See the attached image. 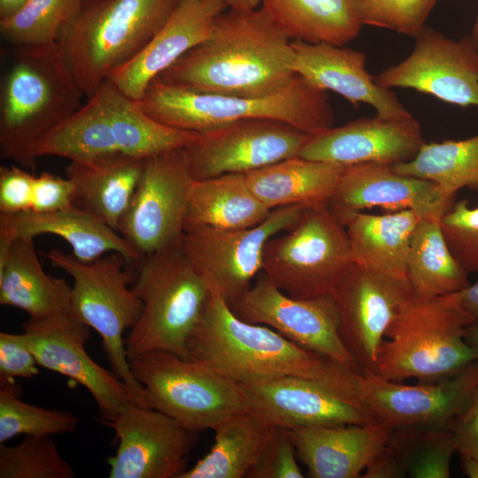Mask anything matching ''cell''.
I'll use <instances>...</instances> for the list:
<instances>
[{
	"instance_id": "7",
	"label": "cell",
	"mask_w": 478,
	"mask_h": 478,
	"mask_svg": "<svg viewBox=\"0 0 478 478\" xmlns=\"http://www.w3.org/2000/svg\"><path fill=\"white\" fill-rule=\"evenodd\" d=\"M474 321L449 296L413 297L389 325L372 372L397 382L448 378L478 359L464 336Z\"/></svg>"
},
{
	"instance_id": "2",
	"label": "cell",
	"mask_w": 478,
	"mask_h": 478,
	"mask_svg": "<svg viewBox=\"0 0 478 478\" xmlns=\"http://www.w3.org/2000/svg\"><path fill=\"white\" fill-rule=\"evenodd\" d=\"M187 353L238 384L283 376L350 382L358 374L267 326L241 320L212 289L188 339Z\"/></svg>"
},
{
	"instance_id": "31",
	"label": "cell",
	"mask_w": 478,
	"mask_h": 478,
	"mask_svg": "<svg viewBox=\"0 0 478 478\" xmlns=\"http://www.w3.org/2000/svg\"><path fill=\"white\" fill-rule=\"evenodd\" d=\"M345 166L298 156L245 173L253 194L270 210L328 203Z\"/></svg>"
},
{
	"instance_id": "36",
	"label": "cell",
	"mask_w": 478,
	"mask_h": 478,
	"mask_svg": "<svg viewBox=\"0 0 478 478\" xmlns=\"http://www.w3.org/2000/svg\"><path fill=\"white\" fill-rule=\"evenodd\" d=\"M392 167L398 173L429 181L450 196L465 187L478 189V135L425 143L412 159Z\"/></svg>"
},
{
	"instance_id": "22",
	"label": "cell",
	"mask_w": 478,
	"mask_h": 478,
	"mask_svg": "<svg viewBox=\"0 0 478 478\" xmlns=\"http://www.w3.org/2000/svg\"><path fill=\"white\" fill-rule=\"evenodd\" d=\"M424 143L413 117L393 120L376 115L309 135L297 156L344 166L362 163L395 166L412 159Z\"/></svg>"
},
{
	"instance_id": "25",
	"label": "cell",
	"mask_w": 478,
	"mask_h": 478,
	"mask_svg": "<svg viewBox=\"0 0 478 478\" xmlns=\"http://www.w3.org/2000/svg\"><path fill=\"white\" fill-rule=\"evenodd\" d=\"M225 10L221 0H181L145 47L108 79L127 96L140 100L159 74L207 36Z\"/></svg>"
},
{
	"instance_id": "44",
	"label": "cell",
	"mask_w": 478,
	"mask_h": 478,
	"mask_svg": "<svg viewBox=\"0 0 478 478\" xmlns=\"http://www.w3.org/2000/svg\"><path fill=\"white\" fill-rule=\"evenodd\" d=\"M36 359L24 333H0V382L13 384L15 378L30 379L39 374Z\"/></svg>"
},
{
	"instance_id": "33",
	"label": "cell",
	"mask_w": 478,
	"mask_h": 478,
	"mask_svg": "<svg viewBox=\"0 0 478 478\" xmlns=\"http://www.w3.org/2000/svg\"><path fill=\"white\" fill-rule=\"evenodd\" d=\"M275 428L253 411L221 421L209 452L180 478H246Z\"/></svg>"
},
{
	"instance_id": "30",
	"label": "cell",
	"mask_w": 478,
	"mask_h": 478,
	"mask_svg": "<svg viewBox=\"0 0 478 478\" xmlns=\"http://www.w3.org/2000/svg\"><path fill=\"white\" fill-rule=\"evenodd\" d=\"M144 162L145 159L129 157L70 161L66 174L75 186V205L118 231Z\"/></svg>"
},
{
	"instance_id": "49",
	"label": "cell",
	"mask_w": 478,
	"mask_h": 478,
	"mask_svg": "<svg viewBox=\"0 0 478 478\" xmlns=\"http://www.w3.org/2000/svg\"><path fill=\"white\" fill-rule=\"evenodd\" d=\"M452 301L475 321L478 320V281L454 294L448 295Z\"/></svg>"
},
{
	"instance_id": "6",
	"label": "cell",
	"mask_w": 478,
	"mask_h": 478,
	"mask_svg": "<svg viewBox=\"0 0 478 478\" xmlns=\"http://www.w3.org/2000/svg\"><path fill=\"white\" fill-rule=\"evenodd\" d=\"M137 103L157 121L196 133L243 120L268 119L312 135L334 122L326 91L299 75L286 88L262 96L201 93L153 81Z\"/></svg>"
},
{
	"instance_id": "24",
	"label": "cell",
	"mask_w": 478,
	"mask_h": 478,
	"mask_svg": "<svg viewBox=\"0 0 478 478\" xmlns=\"http://www.w3.org/2000/svg\"><path fill=\"white\" fill-rule=\"evenodd\" d=\"M290 45L295 73L318 89L334 91L353 104H369L384 119L412 117L396 94L378 85L366 71L363 51L300 40H291Z\"/></svg>"
},
{
	"instance_id": "8",
	"label": "cell",
	"mask_w": 478,
	"mask_h": 478,
	"mask_svg": "<svg viewBox=\"0 0 478 478\" xmlns=\"http://www.w3.org/2000/svg\"><path fill=\"white\" fill-rule=\"evenodd\" d=\"M133 289L143 307L124 338L128 358L163 351L188 359L187 342L210 288L181 246L143 258L135 268Z\"/></svg>"
},
{
	"instance_id": "47",
	"label": "cell",
	"mask_w": 478,
	"mask_h": 478,
	"mask_svg": "<svg viewBox=\"0 0 478 478\" xmlns=\"http://www.w3.org/2000/svg\"><path fill=\"white\" fill-rule=\"evenodd\" d=\"M451 430L457 451L478 460V389L469 405L455 420Z\"/></svg>"
},
{
	"instance_id": "27",
	"label": "cell",
	"mask_w": 478,
	"mask_h": 478,
	"mask_svg": "<svg viewBox=\"0 0 478 478\" xmlns=\"http://www.w3.org/2000/svg\"><path fill=\"white\" fill-rule=\"evenodd\" d=\"M44 234L64 239L72 254L82 262H92L106 253L116 252L135 269L143 259L118 231L77 205L51 212L0 214L1 238L35 239Z\"/></svg>"
},
{
	"instance_id": "48",
	"label": "cell",
	"mask_w": 478,
	"mask_h": 478,
	"mask_svg": "<svg viewBox=\"0 0 478 478\" xmlns=\"http://www.w3.org/2000/svg\"><path fill=\"white\" fill-rule=\"evenodd\" d=\"M363 478H405V474L392 451L385 443L366 466Z\"/></svg>"
},
{
	"instance_id": "32",
	"label": "cell",
	"mask_w": 478,
	"mask_h": 478,
	"mask_svg": "<svg viewBox=\"0 0 478 478\" xmlns=\"http://www.w3.org/2000/svg\"><path fill=\"white\" fill-rule=\"evenodd\" d=\"M273 210L250 189L245 173H226L193 181L184 231L199 227L242 229L258 225Z\"/></svg>"
},
{
	"instance_id": "11",
	"label": "cell",
	"mask_w": 478,
	"mask_h": 478,
	"mask_svg": "<svg viewBox=\"0 0 478 478\" xmlns=\"http://www.w3.org/2000/svg\"><path fill=\"white\" fill-rule=\"evenodd\" d=\"M286 232L266 243L262 272L296 298L332 293L354 261L346 229L328 203L305 206Z\"/></svg>"
},
{
	"instance_id": "21",
	"label": "cell",
	"mask_w": 478,
	"mask_h": 478,
	"mask_svg": "<svg viewBox=\"0 0 478 478\" xmlns=\"http://www.w3.org/2000/svg\"><path fill=\"white\" fill-rule=\"evenodd\" d=\"M90 328L72 315L30 320L23 333L36 362L82 385L97 405L100 420L113 417L128 403L136 404L127 385L85 350Z\"/></svg>"
},
{
	"instance_id": "34",
	"label": "cell",
	"mask_w": 478,
	"mask_h": 478,
	"mask_svg": "<svg viewBox=\"0 0 478 478\" xmlns=\"http://www.w3.org/2000/svg\"><path fill=\"white\" fill-rule=\"evenodd\" d=\"M260 6L291 40L345 46L363 26L352 0H261Z\"/></svg>"
},
{
	"instance_id": "41",
	"label": "cell",
	"mask_w": 478,
	"mask_h": 478,
	"mask_svg": "<svg viewBox=\"0 0 478 478\" xmlns=\"http://www.w3.org/2000/svg\"><path fill=\"white\" fill-rule=\"evenodd\" d=\"M438 0H352L362 25L415 37Z\"/></svg>"
},
{
	"instance_id": "10",
	"label": "cell",
	"mask_w": 478,
	"mask_h": 478,
	"mask_svg": "<svg viewBox=\"0 0 478 478\" xmlns=\"http://www.w3.org/2000/svg\"><path fill=\"white\" fill-rule=\"evenodd\" d=\"M149 406L200 432L251 410L237 382L203 362L150 351L128 358Z\"/></svg>"
},
{
	"instance_id": "19",
	"label": "cell",
	"mask_w": 478,
	"mask_h": 478,
	"mask_svg": "<svg viewBox=\"0 0 478 478\" xmlns=\"http://www.w3.org/2000/svg\"><path fill=\"white\" fill-rule=\"evenodd\" d=\"M100 421L119 441L115 454L107 459L110 478H180L198 441L197 432L159 411L133 403Z\"/></svg>"
},
{
	"instance_id": "15",
	"label": "cell",
	"mask_w": 478,
	"mask_h": 478,
	"mask_svg": "<svg viewBox=\"0 0 478 478\" xmlns=\"http://www.w3.org/2000/svg\"><path fill=\"white\" fill-rule=\"evenodd\" d=\"M360 399L376 422L390 428H451L478 389V359L443 380L409 385L366 371Z\"/></svg>"
},
{
	"instance_id": "53",
	"label": "cell",
	"mask_w": 478,
	"mask_h": 478,
	"mask_svg": "<svg viewBox=\"0 0 478 478\" xmlns=\"http://www.w3.org/2000/svg\"><path fill=\"white\" fill-rule=\"evenodd\" d=\"M464 336L466 343L478 353V320L466 328Z\"/></svg>"
},
{
	"instance_id": "38",
	"label": "cell",
	"mask_w": 478,
	"mask_h": 478,
	"mask_svg": "<svg viewBox=\"0 0 478 478\" xmlns=\"http://www.w3.org/2000/svg\"><path fill=\"white\" fill-rule=\"evenodd\" d=\"M83 0H27L14 14L0 19L2 35L12 44L41 46L58 42Z\"/></svg>"
},
{
	"instance_id": "16",
	"label": "cell",
	"mask_w": 478,
	"mask_h": 478,
	"mask_svg": "<svg viewBox=\"0 0 478 478\" xmlns=\"http://www.w3.org/2000/svg\"><path fill=\"white\" fill-rule=\"evenodd\" d=\"M240 385L251 410L276 427L376 422L360 399L358 376L350 382L283 376Z\"/></svg>"
},
{
	"instance_id": "23",
	"label": "cell",
	"mask_w": 478,
	"mask_h": 478,
	"mask_svg": "<svg viewBox=\"0 0 478 478\" xmlns=\"http://www.w3.org/2000/svg\"><path fill=\"white\" fill-rule=\"evenodd\" d=\"M454 197L429 181L398 173L392 166L362 163L345 166L328 205L336 216L380 207L411 210L420 219L439 221Z\"/></svg>"
},
{
	"instance_id": "45",
	"label": "cell",
	"mask_w": 478,
	"mask_h": 478,
	"mask_svg": "<svg viewBox=\"0 0 478 478\" xmlns=\"http://www.w3.org/2000/svg\"><path fill=\"white\" fill-rule=\"evenodd\" d=\"M35 179L34 173L21 166L0 167V214L31 211Z\"/></svg>"
},
{
	"instance_id": "29",
	"label": "cell",
	"mask_w": 478,
	"mask_h": 478,
	"mask_svg": "<svg viewBox=\"0 0 478 478\" xmlns=\"http://www.w3.org/2000/svg\"><path fill=\"white\" fill-rule=\"evenodd\" d=\"M336 217L346 229L354 264L405 276L412 236L421 220L416 212L402 210L374 215L354 212Z\"/></svg>"
},
{
	"instance_id": "28",
	"label": "cell",
	"mask_w": 478,
	"mask_h": 478,
	"mask_svg": "<svg viewBox=\"0 0 478 478\" xmlns=\"http://www.w3.org/2000/svg\"><path fill=\"white\" fill-rule=\"evenodd\" d=\"M72 286L46 274L34 239L0 237V305L41 320L71 315Z\"/></svg>"
},
{
	"instance_id": "51",
	"label": "cell",
	"mask_w": 478,
	"mask_h": 478,
	"mask_svg": "<svg viewBox=\"0 0 478 478\" xmlns=\"http://www.w3.org/2000/svg\"><path fill=\"white\" fill-rule=\"evenodd\" d=\"M27 0H0V19L14 14Z\"/></svg>"
},
{
	"instance_id": "35",
	"label": "cell",
	"mask_w": 478,
	"mask_h": 478,
	"mask_svg": "<svg viewBox=\"0 0 478 478\" xmlns=\"http://www.w3.org/2000/svg\"><path fill=\"white\" fill-rule=\"evenodd\" d=\"M405 276L419 299L448 296L470 285L468 274L452 256L437 220L421 219L417 224Z\"/></svg>"
},
{
	"instance_id": "52",
	"label": "cell",
	"mask_w": 478,
	"mask_h": 478,
	"mask_svg": "<svg viewBox=\"0 0 478 478\" xmlns=\"http://www.w3.org/2000/svg\"><path fill=\"white\" fill-rule=\"evenodd\" d=\"M460 458L464 474L470 478H478V460L462 454Z\"/></svg>"
},
{
	"instance_id": "5",
	"label": "cell",
	"mask_w": 478,
	"mask_h": 478,
	"mask_svg": "<svg viewBox=\"0 0 478 478\" xmlns=\"http://www.w3.org/2000/svg\"><path fill=\"white\" fill-rule=\"evenodd\" d=\"M181 0H83L57 45L85 96L135 57Z\"/></svg>"
},
{
	"instance_id": "13",
	"label": "cell",
	"mask_w": 478,
	"mask_h": 478,
	"mask_svg": "<svg viewBox=\"0 0 478 478\" xmlns=\"http://www.w3.org/2000/svg\"><path fill=\"white\" fill-rule=\"evenodd\" d=\"M305 205L274 209L257 226L242 229L199 227L185 232L181 249L210 289L228 304L239 299L262 272L264 249L270 238L290 229Z\"/></svg>"
},
{
	"instance_id": "4",
	"label": "cell",
	"mask_w": 478,
	"mask_h": 478,
	"mask_svg": "<svg viewBox=\"0 0 478 478\" xmlns=\"http://www.w3.org/2000/svg\"><path fill=\"white\" fill-rule=\"evenodd\" d=\"M83 96L57 43L18 47L1 87V157L35 173L39 141L75 112Z\"/></svg>"
},
{
	"instance_id": "9",
	"label": "cell",
	"mask_w": 478,
	"mask_h": 478,
	"mask_svg": "<svg viewBox=\"0 0 478 478\" xmlns=\"http://www.w3.org/2000/svg\"><path fill=\"white\" fill-rule=\"evenodd\" d=\"M42 255L71 276V315L99 334L112 371L127 385L138 405L150 407L142 385L130 370L123 336L126 329L135 325L143 307L129 287L135 272L116 252L92 262L80 261L57 249Z\"/></svg>"
},
{
	"instance_id": "50",
	"label": "cell",
	"mask_w": 478,
	"mask_h": 478,
	"mask_svg": "<svg viewBox=\"0 0 478 478\" xmlns=\"http://www.w3.org/2000/svg\"><path fill=\"white\" fill-rule=\"evenodd\" d=\"M228 10L245 11L258 8L261 0H221Z\"/></svg>"
},
{
	"instance_id": "18",
	"label": "cell",
	"mask_w": 478,
	"mask_h": 478,
	"mask_svg": "<svg viewBox=\"0 0 478 478\" xmlns=\"http://www.w3.org/2000/svg\"><path fill=\"white\" fill-rule=\"evenodd\" d=\"M340 337L360 373L373 371L386 330L400 308L414 297L406 276L353 264L332 291Z\"/></svg>"
},
{
	"instance_id": "42",
	"label": "cell",
	"mask_w": 478,
	"mask_h": 478,
	"mask_svg": "<svg viewBox=\"0 0 478 478\" xmlns=\"http://www.w3.org/2000/svg\"><path fill=\"white\" fill-rule=\"evenodd\" d=\"M439 224L456 261L467 274L478 272V206L469 207L466 199L454 202Z\"/></svg>"
},
{
	"instance_id": "1",
	"label": "cell",
	"mask_w": 478,
	"mask_h": 478,
	"mask_svg": "<svg viewBox=\"0 0 478 478\" xmlns=\"http://www.w3.org/2000/svg\"><path fill=\"white\" fill-rule=\"evenodd\" d=\"M291 39L261 7L225 10L207 36L154 81L218 95L262 96L296 78Z\"/></svg>"
},
{
	"instance_id": "37",
	"label": "cell",
	"mask_w": 478,
	"mask_h": 478,
	"mask_svg": "<svg viewBox=\"0 0 478 478\" xmlns=\"http://www.w3.org/2000/svg\"><path fill=\"white\" fill-rule=\"evenodd\" d=\"M387 446L403 468L405 477L449 478L456 449L451 428H391Z\"/></svg>"
},
{
	"instance_id": "46",
	"label": "cell",
	"mask_w": 478,
	"mask_h": 478,
	"mask_svg": "<svg viewBox=\"0 0 478 478\" xmlns=\"http://www.w3.org/2000/svg\"><path fill=\"white\" fill-rule=\"evenodd\" d=\"M76 189L69 178L43 172L35 176L32 209L35 212H51L75 205Z\"/></svg>"
},
{
	"instance_id": "14",
	"label": "cell",
	"mask_w": 478,
	"mask_h": 478,
	"mask_svg": "<svg viewBox=\"0 0 478 478\" xmlns=\"http://www.w3.org/2000/svg\"><path fill=\"white\" fill-rule=\"evenodd\" d=\"M229 306L241 320L267 326L297 345L360 374L340 337L339 312L332 293L296 298L260 272L251 288Z\"/></svg>"
},
{
	"instance_id": "12",
	"label": "cell",
	"mask_w": 478,
	"mask_h": 478,
	"mask_svg": "<svg viewBox=\"0 0 478 478\" xmlns=\"http://www.w3.org/2000/svg\"><path fill=\"white\" fill-rule=\"evenodd\" d=\"M193 181L183 148L145 159L118 230L142 258L181 246Z\"/></svg>"
},
{
	"instance_id": "20",
	"label": "cell",
	"mask_w": 478,
	"mask_h": 478,
	"mask_svg": "<svg viewBox=\"0 0 478 478\" xmlns=\"http://www.w3.org/2000/svg\"><path fill=\"white\" fill-rule=\"evenodd\" d=\"M412 53L374 76L386 89L404 88L429 94L462 107L478 106V39L459 40L425 27L414 37Z\"/></svg>"
},
{
	"instance_id": "55",
	"label": "cell",
	"mask_w": 478,
	"mask_h": 478,
	"mask_svg": "<svg viewBox=\"0 0 478 478\" xmlns=\"http://www.w3.org/2000/svg\"><path fill=\"white\" fill-rule=\"evenodd\" d=\"M478 1V0H477Z\"/></svg>"
},
{
	"instance_id": "40",
	"label": "cell",
	"mask_w": 478,
	"mask_h": 478,
	"mask_svg": "<svg viewBox=\"0 0 478 478\" xmlns=\"http://www.w3.org/2000/svg\"><path fill=\"white\" fill-rule=\"evenodd\" d=\"M72 465L50 436H25L19 443H0V478H74Z\"/></svg>"
},
{
	"instance_id": "39",
	"label": "cell",
	"mask_w": 478,
	"mask_h": 478,
	"mask_svg": "<svg viewBox=\"0 0 478 478\" xmlns=\"http://www.w3.org/2000/svg\"><path fill=\"white\" fill-rule=\"evenodd\" d=\"M80 420L73 413L26 403L17 397L13 384H1L0 443L19 435L43 436L74 431Z\"/></svg>"
},
{
	"instance_id": "43",
	"label": "cell",
	"mask_w": 478,
	"mask_h": 478,
	"mask_svg": "<svg viewBox=\"0 0 478 478\" xmlns=\"http://www.w3.org/2000/svg\"><path fill=\"white\" fill-rule=\"evenodd\" d=\"M288 428L276 427L246 478H303Z\"/></svg>"
},
{
	"instance_id": "54",
	"label": "cell",
	"mask_w": 478,
	"mask_h": 478,
	"mask_svg": "<svg viewBox=\"0 0 478 478\" xmlns=\"http://www.w3.org/2000/svg\"><path fill=\"white\" fill-rule=\"evenodd\" d=\"M472 35L478 39V14L473 27Z\"/></svg>"
},
{
	"instance_id": "26",
	"label": "cell",
	"mask_w": 478,
	"mask_h": 478,
	"mask_svg": "<svg viewBox=\"0 0 478 478\" xmlns=\"http://www.w3.org/2000/svg\"><path fill=\"white\" fill-rule=\"evenodd\" d=\"M288 429L312 478L361 477L391 431L379 422Z\"/></svg>"
},
{
	"instance_id": "3",
	"label": "cell",
	"mask_w": 478,
	"mask_h": 478,
	"mask_svg": "<svg viewBox=\"0 0 478 478\" xmlns=\"http://www.w3.org/2000/svg\"><path fill=\"white\" fill-rule=\"evenodd\" d=\"M196 136L195 132L157 121L107 79L85 104L39 141L35 155L70 161L146 159L184 148Z\"/></svg>"
},
{
	"instance_id": "17",
	"label": "cell",
	"mask_w": 478,
	"mask_h": 478,
	"mask_svg": "<svg viewBox=\"0 0 478 478\" xmlns=\"http://www.w3.org/2000/svg\"><path fill=\"white\" fill-rule=\"evenodd\" d=\"M309 135L286 122L249 119L198 133L183 150L193 179L199 181L297 157Z\"/></svg>"
}]
</instances>
